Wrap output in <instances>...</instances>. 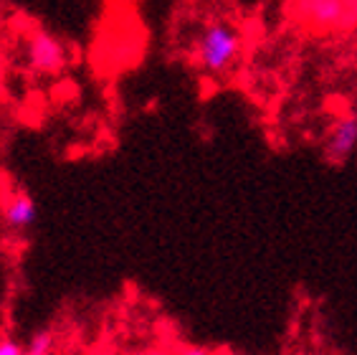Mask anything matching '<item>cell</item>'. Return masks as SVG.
<instances>
[{"label":"cell","instance_id":"cell-1","mask_svg":"<svg viewBox=\"0 0 357 355\" xmlns=\"http://www.w3.org/2000/svg\"><path fill=\"white\" fill-rule=\"evenodd\" d=\"M241 48H243V36L226 18H213V21L203 23V28L195 36V43H192L195 61L211 76L226 74L228 68L238 61Z\"/></svg>","mask_w":357,"mask_h":355},{"label":"cell","instance_id":"cell-2","mask_svg":"<svg viewBox=\"0 0 357 355\" xmlns=\"http://www.w3.org/2000/svg\"><path fill=\"white\" fill-rule=\"evenodd\" d=\"M69 46L48 31H33L26 41V66L38 76H59L69 66Z\"/></svg>","mask_w":357,"mask_h":355},{"label":"cell","instance_id":"cell-3","mask_svg":"<svg viewBox=\"0 0 357 355\" xmlns=\"http://www.w3.org/2000/svg\"><path fill=\"white\" fill-rule=\"evenodd\" d=\"M289 10L317 34L344 31V0H289Z\"/></svg>","mask_w":357,"mask_h":355},{"label":"cell","instance_id":"cell-4","mask_svg":"<svg viewBox=\"0 0 357 355\" xmlns=\"http://www.w3.org/2000/svg\"><path fill=\"white\" fill-rule=\"evenodd\" d=\"M357 150V112H347L335 119L322 143V155L330 165H344Z\"/></svg>","mask_w":357,"mask_h":355},{"label":"cell","instance_id":"cell-5","mask_svg":"<svg viewBox=\"0 0 357 355\" xmlns=\"http://www.w3.org/2000/svg\"><path fill=\"white\" fill-rule=\"evenodd\" d=\"M0 219H3V224L10 231H28L36 224V219H38V205L31 198V193L15 191L0 205Z\"/></svg>","mask_w":357,"mask_h":355},{"label":"cell","instance_id":"cell-6","mask_svg":"<svg viewBox=\"0 0 357 355\" xmlns=\"http://www.w3.org/2000/svg\"><path fill=\"white\" fill-rule=\"evenodd\" d=\"M54 345H56L54 330L38 328L31 333V338L23 345V355H54Z\"/></svg>","mask_w":357,"mask_h":355},{"label":"cell","instance_id":"cell-7","mask_svg":"<svg viewBox=\"0 0 357 355\" xmlns=\"http://www.w3.org/2000/svg\"><path fill=\"white\" fill-rule=\"evenodd\" d=\"M357 28V0H344V31Z\"/></svg>","mask_w":357,"mask_h":355},{"label":"cell","instance_id":"cell-8","mask_svg":"<svg viewBox=\"0 0 357 355\" xmlns=\"http://www.w3.org/2000/svg\"><path fill=\"white\" fill-rule=\"evenodd\" d=\"M0 355H23V345L15 338H0Z\"/></svg>","mask_w":357,"mask_h":355},{"label":"cell","instance_id":"cell-9","mask_svg":"<svg viewBox=\"0 0 357 355\" xmlns=\"http://www.w3.org/2000/svg\"><path fill=\"white\" fill-rule=\"evenodd\" d=\"M180 355H208L206 348H185Z\"/></svg>","mask_w":357,"mask_h":355},{"label":"cell","instance_id":"cell-10","mask_svg":"<svg viewBox=\"0 0 357 355\" xmlns=\"http://www.w3.org/2000/svg\"><path fill=\"white\" fill-rule=\"evenodd\" d=\"M3 135H6V127H3V122H0V140H3Z\"/></svg>","mask_w":357,"mask_h":355}]
</instances>
